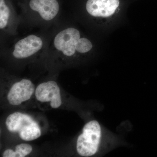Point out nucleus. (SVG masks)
<instances>
[{
	"mask_svg": "<svg viewBox=\"0 0 157 157\" xmlns=\"http://www.w3.org/2000/svg\"><path fill=\"white\" fill-rule=\"evenodd\" d=\"M43 46L44 42L41 37L35 35H29L14 44L12 55L19 59L29 58L39 52Z\"/></svg>",
	"mask_w": 157,
	"mask_h": 157,
	"instance_id": "nucleus-4",
	"label": "nucleus"
},
{
	"mask_svg": "<svg viewBox=\"0 0 157 157\" xmlns=\"http://www.w3.org/2000/svg\"><path fill=\"white\" fill-rule=\"evenodd\" d=\"M120 3V0H87L86 9L93 17H109L115 13Z\"/></svg>",
	"mask_w": 157,
	"mask_h": 157,
	"instance_id": "nucleus-7",
	"label": "nucleus"
},
{
	"mask_svg": "<svg viewBox=\"0 0 157 157\" xmlns=\"http://www.w3.org/2000/svg\"><path fill=\"white\" fill-rule=\"evenodd\" d=\"M33 151V147L28 144L22 143L15 147V150L6 149L3 152V157H24L29 155Z\"/></svg>",
	"mask_w": 157,
	"mask_h": 157,
	"instance_id": "nucleus-9",
	"label": "nucleus"
},
{
	"mask_svg": "<svg viewBox=\"0 0 157 157\" xmlns=\"http://www.w3.org/2000/svg\"><path fill=\"white\" fill-rule=\"evenodd\" d=\"M10 9L5 0H0V29H4L9 23L10 17Z\"/></svg>",
	"mask_w": 157,
	"mask_h": 157,
	"instance_id": "nucleus-10",
	"label": "nucleus"
},
{
	"mask_svg": "<svg viewBox=\"0 0 157 157\" xmlns=\"http://www.w3.org/2000/svg\"><path fill=\"white\" fill-rule=\"evenodd\" d=\"M53 46L60 54L72 57L76 53H86L93 48L88 39L81 38L77 29L70 27L59 32L53 40Z\"/></svg>",
	"mask_w": 157,
	"mask_h": 157,
	"instance_id": "nucleus-1",
	"label": "nucleus"
},
{
	"mask_svg": "<svg viewBox=\"0 0 157 157\" xmlns=\"http://www.w3.org/2000/svg\"><path fill=\"white\" fill-rule=\"evenodd\" d=\"M29 6L31 10L37 12L46 21L54 19L59 10L57 0H30Z\"/></svg>",
	"mask_w": 157,
	"mask_h": 157,
	"instance_id": "nucleus-8",
	"label": "nucleus"
},
{
	"mask_svg": "<svg viewBox=\"0 0 157 157\" xmlns=\"http://www.w3.org/2000/svg\"><path fill=\"white\" fill-rule=\"evenodd\" d=\"M35 91V85L30 80L22 79L12 85L8 92L7 100L12 106H19L29 100Z\"/></svg>",
	"mask_w": 157,
	"mask_h": 157,
	"instance_id": "nucleus-6",
	"label": "nucleus"
},
{
	"mask_svg": "<svg viewBox=\"0 0 157 157\" xmlns=\"http://www.w3.org/2000/svg\"><path fill=\"white\" fill-rule=\"evenodd\" d=\"M6 128L9 132L17 133L21 139L25 141H32L41 135L39 124L30 116L16 112L8 116L6 121Z\"/></svg>",
	"mask_w": 157,
	"mask_h": 157,
	"instance_id": "nucleus-2",
	"label": "nucleus"
},
{
	"mask_svg": "<svg viewBox=\"0 0 157 157\" xmlns=\"http://www.w3.org/2000/svg\"><path fill=\"white\" fill-rule=\"evenodd\" d=\"M101 137L102 129L98 121H91L86 124L76 141L78 154L85 157L95 155L100 147Z\"/></svg>",
	"mask_w": 157,
	"mask_h": 157,
	"instance_id": "nucleus-3",
	"label": "nucleus"
},
{
	"mask_svg": "<svg viewBox=\"0 0 157 157\" xmlns=\"http://www.w3.org/2000/svg\"><path fill=\"white\" fill-rule=\"evenodd\" d=\"M37 101L42 103H49L51 107L57 109L61 106L60 89L56 82L50 80L42 82L35 91Z\"/></svg>",
	"mask_w": 157,
	"mask_h": 157,
	"instance_id": "nucleus-5",
	"label": "nucleus"
}]
</instances>
